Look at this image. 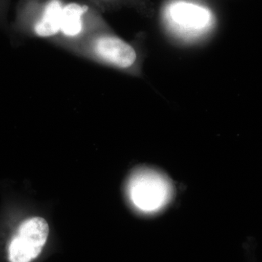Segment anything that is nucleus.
<instances>
[{
	"label": "nucleus",
	"instance_id": "20e7f679",
	"mask_svg": "<svg viewBox=\"0 0 262 262\" xmlns=\"http://www.w3.org/2000/svg\"><path fill=\"white\" fill-rule=\"evenodd\" d=\"M49 225L41 217L26 220L12 239L8 250L10 262H31L39 256L47 242Z\"/></svg>",
	"mask_w": 262,
	"mask_h": 262
},
{
	"label": "nucleus",
	"instance_id": "39448f33",
	"mask_svg": "<svg viewBox=\"0 0 262 262\" xmlns=\"http://www.w3.org/2000/svg\"><path fill=\"white\" fill-rule=\"evenodd\" d=\"M89 51L94 58L115 68L133 70L139 56L135 48L124 39L110 32H99L91 38Z\"/></svg>",
	"mask_w": 262,
	"mask_h": 262
},
{
	"label": "nucleus",
	"instance_id": "423d86ee",
	"mask_svg": "<svg viewBox=\"0 0 262 262\" xmlns=\"http://www.w3.org/2000/svg\"><path fill=\"white\" fill-rule=\"evenodd\" d=\"M98 15L87 5L66 3L62 13L60 36L68 40L80 39L93 27Z\"/></svg>",
	"mask_w": 262,
	"mask_h": 262
},
{
	"label": "nucleus",
	"instance_id": "7ed1b4c3",
	"mask_svg": "<svg viewBox=\"0 0 262 262\" xmlns=\"http://www.w3.org/2000/svg\"><path fill=\"white\" fill-rule=\"evenodd\" d=\"M170 194L171 187L168 179L154 170H139L129 183L131 201L141 211H158L168 203Z\"/></svg>",
	"mask_w": 262,
	"mask_h": 262
},
{
	"label": "nucleus",
	"instance_id": "6e6552de",
	"mask_svg": "<svg viewBox=\"0 0 262 262\" xmlns=\"http://www.w3.org/2000/svg\"><path fill=\"white\" fill-rule=\"evenodd\" d=\"M6 1L7 0H0V16H2L4 11Z\"/></svg>",
	"mask_w": 262,
	"mask_h": 262
},
{
	"label": "nucleus",
	"instance_id": "f03ea898",
	"mask_svg": "<svg viewBox=\"0 0 262 262\" xmlns=\"http://www.w3.org/2000/svg\"><path fill=\"white\" fill-rule=\"evenodd\" d=\"M65 3L63 0H24L19 10V27L43 39L59 35Z\"/></svg>",
	"mask_w": 262,
	"mask_h": 262
},
{
	"label": "nucleus",
	"instance_id": "0eeeda50",
	"mask_svg": "<svg viewBox=\"0 0 262 262\" xmlns=\"http://www.w3.org/2000/svg\"><path fill=\"white\" fill-rule=\"evenodd\" d=\"M94 3H98V4L101 5H106L108 4V3H112L113 2L117 1V0H92Z\"/></svg>",
	"mask_w": 262,
	"mask_h": 262
},
{
	"label": "nucleus",
	"instance_id": "f257e3e1",
	"mask_svg": "<svg viewBox=\"0 0 262 262\" xmlns=\"http://www.w3.org/2000/svg\"><path fill=\"white\" fill-rule=\"evenodd\" d=\"M163 19L169 32L185 41L198 39L214 24L209 8L189 0H173L165 6Z\"/></svg>",
	"mask_w": 262,
	"mask_h": 262
}]
</instances>
